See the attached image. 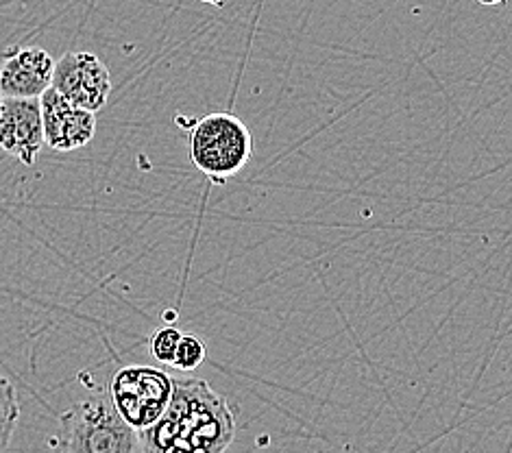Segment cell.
<instances>
[{"mask_svg":"<svg viewBox=\"0 0 512 453\" xmlns=\"http://www.w3.org/2000/svg\"><path fill=\"white\" fill-rule=\"evenodd\" d=\"M144 453H225L236 438V412L199 377H173L168 408L138 432Z\"/></svg>","mask_w":512,"mask_h":453,"instance_id":"6da1fadb","label":"cell"},{"mask_svg":"<svg viewBox=\"0 0 512 453\" xmlns=\"http://www.w3.org/2000/svg\"><path fill=\"white\" fill-rule=\"evenodd\" d=\"M51 447L53 453H140V434L99 393L59 416Z\"/></svg>","mask_w":512,"mask_h":453,"instance_id":"7a4b0ae2","label":"cell"},{"mask_svg":"<svg viewBox=\"0 0 512 453\" xmlns=\"http://www.w3.org/2000/svg\"><path fill=\"white\" fill-rule=\"evenodd\" d=\"M190 157L203 175L212 181H225L251 162L253 136L238 116L216 112L192 127Z\"/></svg>","mask_w":512,"mask_h":453,"instance_id":"3957f363","label":"cell"},{"mask_svg":"<svg viewBox=\"0 0 512 453\" xmlns=\"http://www.w3.org/2000/svg\"><path fill=\"white\" fill-rule=\"evenodd\" d=\"M173 395V375L153 366L131 364L116 371L109 382V401L136 432L151 427L168 408Z\"/></svg>","mask_w":512,"mask_h":453,"instance_id":"277c9868","label":"cell"},{"mask_svg":"<svg viewBox=\"0 0 512 453\" xmlns=\"http://www.w3.org/2000/svg\"><path fill=\"white\" fill-rule=\"evenodd\" d=\"M51 88L68 103L96 114L107 105L112 94V75L94 53H66L55 61Z\"/></svg>","mask_w":512,"mask_h":453,"instance_id":"5b68a950","label":"cell"},{"mask_svg":"<svg viewBox=\"0 0 512 453\" xmlns=\"http://www.w3.org/2000/svg\"><path fill=\"white\" fill-rule=\"evenodd\" d=\"M44 144L53 151L68 153L83 149L96 136V114L68 103L53 88L40 96Z\"/></svg>","mask_w":512,"mask_h":453,"instance_id":"8992f818","label":"cell"},{"mask_svg":"<svg viewBox=\"0 0 512 453\" xmlns=\"http://www.w3.org/2000/svg\"><path fill=\"white\" fill-rule=\"evenodd\" d=\"M44 146L40 99L0 101V149L24 166L38 162Z\"/></svg>","mask_w":512,"mask_h":453,"instance_id":"52a82bcc","label":"cell"},{"mask_svg":"<svg viewBox=\"0 0 512 453\" xmlns=\"http://www.w3.org/2000/svg\"><path fill=\"white\" fill-rule=\"evenodd\" d=\"M55 59L40 46H20L5 53L0 64L3 99H40L53 83Z\"/></svg>","mask_w":512,"mask_h":453,"instance_id":"ba28073f","label":"cell"},{"mask_svg":"<svg viewBox=\"0 0 512 453\" xmlns=\"http://www.w3.org/2000/svg\"><path fill=\"white\" fill-rule=\"evenodd\" d=\"M20 421V403L16 386L0 375V453L9 445Z\"/></svg>","mask_w":512,"mask_h":453,"instance_id":"9c48e42d","label":"cell"},{"mask_svg":"<svg viewBox=\"0 0 512 453\" xmlns=\"http://www.w3.org/2000/svg\"><path fill=\"white\" fill-rule=\"evenodd\" d=\"M205 355H207V349H205V342L201 338L190 336V334H181L173 366H177V369H181V371H194L203 364Z\"/></svg>","mask_w":512,"mask_h":453,"instance_id":"30bf717a","label":"cell"},{"mask_svg":"<svg viewBox=\"0 0 512 453\" xmlns=\"http://www.w3.org/2000/svg\"><path fill=\"white\" fill-rule=\"evenodd\" d=\"M179 338H181V332L177 327H162L157 329V332L153 334L151 338V353L153 358L160 362V364H166V366H173L175 362V351H177V345H179Z\"/></svg>","mask_w":512,"mask_h":453,"instance_id":"8fae6325","label":"cell"},{"mask_svg":"<svg viewBox=\"0 0 512 453\" xmlns=\"http://www.w3.org/2000/svg\"><path fill=\"white\" fill-rule=\"evenodd\" d=\"M480 5H486V7H493V5H504L506 0H478Z\"/></svg>","mask_w":512,"mask_h":453,"instance_id":"7c38bea8","label":"cell"},{"mask_svg":"<svg viewBox=\"0 0 512 453\" xmlns=\"http://www.w3.org/2000/svg\"><path fill=\"white\" fill-rule=\"evenodd\" d=\"M201 3H212V5H223V0H201Z\"/></svg>","mask_w":512,"mask_h":453,"instance_id":"4fadbf2b","label":"cell"},{"mask_svg":"<svg viewBox=\"0 0 512 453\" xmlns=\"http://www.w3.org/2000/svg\"><path fill=\"white\" fill-rule=\"evenodd\" d=\"M0 101H3V96H0Z\"/></svg>","mask_w":512,"mask_h":453,"instance_id":"5bb4252c","label":"cell"}]
</instances>
